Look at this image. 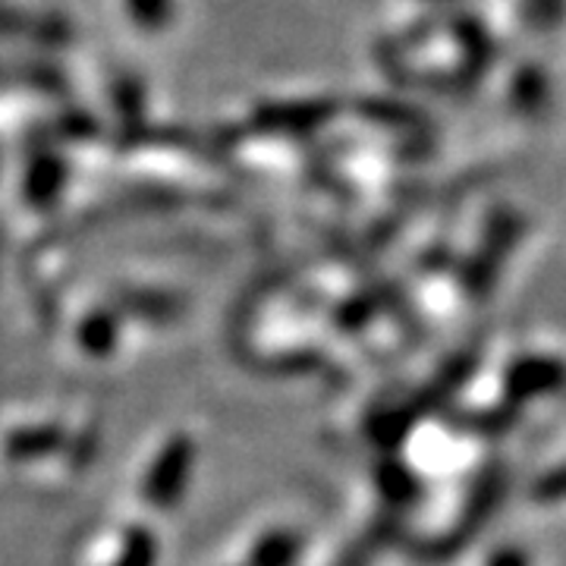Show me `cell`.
<instances>
[{
  "label": "cell",
  "mask_w": 566,
  "mask_h": 566,
  "mask_svg": "<svg viewBox=\"0 0 566 566\" xmlns=\"http://www.w3.org/2000/svg\"><path fill=\"white\" fill-rule=\"evenodd\" d=\"M488 566H528L526 554L516 551V547H506V551H497V557Z\"/></svg>",
  "instance_id": "obj_5"
},
{
  "label": "cell",
  "mask_w": 566,
  "mask_h": 566,
  "mask_svg": "<svg viewBox=\"0 0 566 566\" xmlns=\"http://www.w3.org/2000/svg\"><path fill=\"white\" fill-rule=\"evenodd\" d=\"M551 95H554L551 76H547L542 66L526 63V66L516 70V76H513V104H516L526 117L542 114L547 104H551Z\"/></svg>",
  "instance_id": "obj_2"
},
{
  "label": "cell",
  "mask_w": 566,
  "mask_h": 566,
  "mask_svg": "<svg viewBox=\"0 0 566 566\" xmlns=\"http://www.w3.org/2000/svg\"><path fill=\"white\" fill-rule=\"evenodd\" d=\"M532 494H535L538 501H547V504H551V501H566V463L545 472V475L535 482Z\"/></svg>",
  "instance_id": "obj_4"
},
{
  "label": "cell",
  "mask_w": 566,
  "mask_h": 566,
  "mask_svg": "<svg viewBox=\"0 0 566 566\" xmlns=\"http://www.w3.org/2000/svg\"><path fill=\"white\" fill-rule=\"evenodd\" d=\"M566 385V363L557 356H523L506 371V397L526 403L545 394H557Z\"/></svg>",
  "instance_id": "obj_1"
},
{
  "label": "cell",
  "mask_w": 566,
  "mask_h": 566,
  "mask_svg": "<svg viewBox=\"0 0 566 566\" xmlns=\"http://www.w3.org/2000/svg\"><path fill=\"white\" fill-rule=\"evenodd\" d=\"M520 13L526 29L547 35V32H557L566 20V0H523L520 3Z\"/></svg>",
  "instance_id": "obj_3"
}]
</instances>
